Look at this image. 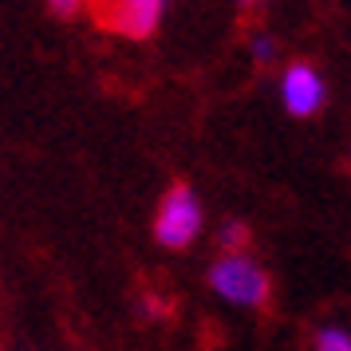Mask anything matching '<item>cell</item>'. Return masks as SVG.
<instances>
[{"instance_id":"cell-6","label":"cell","mask_w":351,"mask_h":351,"mask_svg":"<svg viewBox=\"0 0 351 351\" xmlns=\"http://www.w3.org/2000/svg\"><path fill=\"white\" fill-rule=\"evenodd\" d=\"M316 351H351V335L343 328H319Z\"/></svg>"},{"instance_id":"cell-2","label":"cell","mask_w":351,"mask_h":351,"mask_svg":"<svg viewBox=\"0 0 351 351\" xmlns=\"http://www.w3.org/2000/svg\"><path fill=\"white\" fill-rule=\"evenodd\" d=\"M202 221H206V213H202L197 193L186 182H178L166 190L158 213H154V241L162 249H190L202 233Z\"/></svg>"},{"instance_id":"cell-5","label":"cell","mask_w":351,"mask_h":351,"mask_svg":"<svg viewBox=\"0 0 351 351\" xmlns=\"http://www.w3.org/2000/svg\"><path fill=\"white\" fill-rule=\"evenodd\" d=\"M249 241H253V233L245 221H225L217 233V249L221 253H249Z\"/></svg>"},{"instance_id":"cell-8","label":"cell","mask_w":351,"mask_h":351,"mask_svg":"<svg viewBox=\"0 0 351 351\" xmlns=\"http://www.w3.org/2000/svg\"><path fill=\"white\" fill-rule=\"evenodd\" d=\"M272 56H276V51H272V40L269 36H256L253 40V60L256 64H272Z\"/></svg>"},{"instance_id":"cell-1","label":"cell","mask_w":351,"mask_h":351,"mask_svg":"<svg viewBox=\"0 0 351 351\" xmlns=\"http://www.w3.org/2000/svg\"><path fill=\"white\" fill-rule=\"evenodd\" d=\"M209 285L213 292L229 304L241 308H269L272 300V280L269 272L256 265L249 253H221L209 269Z\"/></svg>"},{"instance_id":"cell-9","label":"cell","mask_w":351,"mask_h":351,"mask_svg":"<svg viewBox=\"0 0 351 351\" xmlns=\"http://www.w3.org/2000/svg\"><path fill=\"white\" fill-rule=\"evenodd\" d=\"M237 4H241V12H253V8L261 4V0H237Z\"/></svg>"},{"instance_id":"cell-3","label":"cell","mask_w":351,"mask_h":351,"mask_svg":"<svg viewBox=\"0 0 351 351\" xmlns=\"http://www.w3.org/2000/svg\"><path fill=\"white\" fill-rule=\"evenodd\" d=\"M166 4L170 0H91L99 24L127 40H150L158 32Z\"/></svg>"},{"instance_id":"cell-7","label":"cell","mask_w":351,"mask_h":351,"mask_svg":"<svg viewBox=\"0 0 351 351\" xmlns=\"http://www.w3.org/2000/svg\"><path fill=\"white\" fill-rule=\"evenodd\" d=\"M83 4H87V0H48V8L56 12V16H64V20L80 16V12H83Z\"/></svg>"},{"instance_id":"cell-4","label":"cell","mask_w":351,"mask_h":351,"mask_svg":"<svg viewBox=\"0 0 351 351\" xmlns=\"http://www.w3.org/2000/svg\"><path fill=\"white\" fill-rule=\"evenodd\" d=\"M280 99H285L288 114L296 119H312V114L324 111L328 103V83L312 64H288L285 80H280Z\"/></svg>"}]
</instances>
